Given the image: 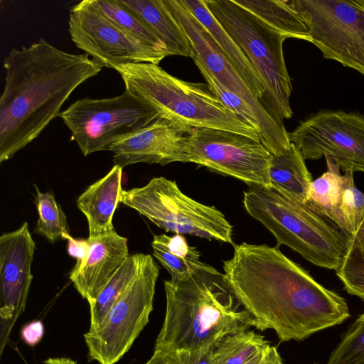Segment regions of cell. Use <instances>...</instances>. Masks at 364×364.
I'll return each instance as SVG.
<instances>
[{"label":"cell","mask_w":364,"mask_h":364,"mask_svg":"<svg viewBox=\"0 0 364 364\" xmlns=\"http://www.w3.org/2000/svg\"><path fill=\"white\" fill-rule=\"evenodd\" d=\"M224 278L261 331L301 341L350 317L346 300L320 284L277 247L243 242L223 262Z\"/></svg>","instance_id":"1"},{"label":"cell","mask_w":364,"mask_h":364,"mask_svg":"<svg viewBox=\"0 0 364 364\" xmlns=\"http://www.w3.org/2000/svg\"><path fill=\"white\" fill-rule=\"evenodd\" d=\"M4 68L0 163L36 139L60 116L71 93L102 68L87 54L68 53L42 38L28 47L11 49Z\"/></svg>","instance_id":"2"},{"label":"cell","mask_w":364,"mask_h":364,"mask_svg":"<svg viewBox=\"0 0 364 364\" xmlns=\"http://www.w3.org/2000/svg\"><path fill=\"white\" fill-rule=\"evenodd\" d=\"M164 289L165 316L154 349H198L253 326L224 274L209 264L188 279L164 281Z\"/></svg>","instance_id":"3"},{"label":"cell","mask_w":364,"mask_h":364,"mask_svg":"<svg viewBox=\"0 0 364 364\" xmlns=\"http://www.w3.org/2000/svg\"><path fill=\"white\" fill-rule=\"evenodd\" d=\"M129 90L184 134L193 128H210L240 134L260 141L257 131L230 112L207 85L178 79L149 63L114 68Z\"/></svg>","instance_id":"4"},{"label":"cell","mask_w":364,"mask_h":364,"mask_svg":"<svg viewBox=\"0 0 364 364\" xmlns=\"http://www.w3.org/2000/svg\"><path fill=\"white\" fill-rule=\"evenodd\" d=\"M245 209L275 237L313 264L337 270L347 254L350 236L309 203L289 199L271 187L244 192Z\"/></svg>","instance_id":"5"},{"label":"cell","mask_w":364,"mask_h":364,"mask_svg":"<svg viewBox=\"0 0 364 364\" xmlns=\"http://www.w3.org/2000/svg\"><path fill=\"white\" fill-rule=\"evenodd\" d=\"M205 2L258 73L264 87L262 100L264 106L279 124H284V119H290L293 114L289 103L292 86L283 53V43L287 38L234 0Z\"/></svg>","instance_id":"6"},{"label":"cell","mask_w":364,"mask_h":364,"mask_svg":"<svg viewBox=\"0 0 364 364\" xmlns=\"http://www.w3.org/2000/svg\"><path fill=\"white\" fill-rule=\"evenodd\" d=\"M121 203L166 232L233 244L232 226L223 213L184 194L175 181L154 177L142 187L122 190Z\"/></svg>","instance_id":"7"},{"label":"cell","mask_w":364,"mask_h":364,"mask_svg":"<svg viewBox=\"0 0 364 364\" xmlns=\"http://www.w3.org/2000/svg\"><path fill=\"white\" fill-rule=\"evenodd\" d=\"M59 117L85 156L107 150L159 119L154 109L127 90L111 98L78 100Z\"/></svg>","instance_id":"8"},{"label":"cell","mask_w":364,"mask_h":364,"mask_svg":"<svg viewBox=\"0 0 364 364\" xmlns=\"http://www.w3.org/2000/svg\"><path fill=\"white\" fill-rule=\"evenodd\" d=\"M159 267L150 255L129 287L117 299L101 325L85 335L88 360L115 364L149 322Z\"/></svg>","instance_id":"9"},{"label":"cell","mask_w":364,"mask_h":364,"mask_svg":"<svg viewBox=\"0 0 364 364\" xmlns=\"http://www.w3.org/2000/svg\"><path fill=\"white\" fill-rule=\"evenodd\" d=\"M323 58L364 75V0H291Z\"/></svg>","instance_id":"10"},{"label":"cell","mask_w":364,"mask_h":364,"mask_svg":"<svg viewBox=\"0 0 364 364\" xmlns=\"http://www.w3.org/2000/svg\"><path fill=\"white\" fill-rule=\"evenodd\" d=\"M186 163L232 176L249 186L270 187L272 154L261 143L235 132L193 128L185 134Z\"/></svg>","instance_id":"11"},{"label":"cell","mask_w":364,"mask_h":364,"mask_svg":"<svg viewBox=\"0 0 364 364\" xmlns=\"http://www.w3.org/2000/svg\"><path fill=\"white\" fill-rule=\"evenodd\" d=\"M304 159H333L344 172H364V114L323 109L288 132Z\"/></svg>","instance_id":"12"},{"label":"cell","mask_w":364,"mask_h":364,"mask_svg":"<svg viewBox=\"0 0 364 364\" xmlns=\"http://www.w3.org/2000/svg\"><path fill=\"white\" fill-rule=\"evenodd\" d=\"M68 31L72 41L102 68L127 63L159 64L167 55L127 34L83 0L72 6Z\"/></svg>","instance_id":"13"},{"label":"cell","mask_w":364,"mask_h":364,"mask_svg":"<svg viewBox=\"0 0 364 364\" xmlns=\"http://www.w3.org/2000/svg\"><path fill=\"white\" fill-rule=\"evenodd\" d=\"M36 243L24 222L0 236V354L11 330L24 311L33 279L31 264Z\"/></svg>","instance_id":"14"},{"label":"cell","mask_w":364,"mask_h":364,"mask_svg":"<svg viewBox=\"0 0 364 364\" xmlns=\"http://www.w3.org/2000/svg\"><path fill=\"white\" fill-rule=\"evenodd\" d=\"M165 2L189 41L191 57L197 58L225 87L244 100L260 114L273 117L250 89L210 33L181 0H165Z\"/></svg>","instance_id":"15"},{"label":"cell","mask_w":364,"mask_h":364,"mask_svg":"<svg viewBox=\"0 0 364 364\" xmlns=\"http://www.w3.org/2000/svg\"><path fill=\"white\" fill-rule=\"evenodd\" d=\"M184 143V134L159 119L117 141L107 150L113 153L114 165L122 168L139 163L166 165L186 163Z\"/></svg>","instance_id":"16"},{"label":"cell","mask_w":364,"mask_h":364,"mask_svg":"<svg viewBox=\"0 0 364 364\" xmlns=\"http://www.w3.org/2000/svg\"><path fill=\"white\" fill-rule=\"evenodd\" d=\"M87 240V256L80 266L72 269L70 279L90 305L130 255L127 238L115 230Z\"/></svg>","instance_id":"17"},{"label":"cell","mask_w":364,"mask_h":364,"mask_svg":"<svg viewBox=\"0 0 364 364\" xmlns=\"http://www.w3.org/2000/svg\"><path fill=\"white\" fill-rule=\"evenodd\" d=\"M204 77L209 90L233 114L254 127L261 143L272 154L278 155L287 150L291 141L284 124L273 117L260 114L234 92L225 87L196 57H191Z\"/></svg>","instance_id":"18"},{"label":"cell","mask_w":364,"mask_h":364,"mask_svg":"<svg viewBox=\"0 0 364 364\" xmlns=\"http://www.w3.org/2000/svg\"><path fill=\"white\" fill-rule=\"evenodd\" d=\"M122 168L114 165L102 178L91 184L77 199L78 209L87 218L88 238L114 231V213L121 203Z\"/></svg>","instance_id":"19"},{"label":"cell","mask_w":364,"mask_h":364,"mask_svg":"<svg viewBox=\"0 0 364 364\" xmlns=\"http://www.w3.org/2000/svg\"><path fill=\"white\" fill-rule=\"evenodd\" d=\"M181 1L207 29L250 89L261 101L264 94V87L258 73L242 50L209 11L205 0Z\"/></svg>","instance_id":"20"},{"label":"cell","mask_w":364,"mask_h":364,"mask_svg":"<svg viewBox=\"0 0 364 364\" xmlns=\"http://www.w3.org/2000/svg\"><path fill=\"white\" fill-rule=\"evenodd\" d=\"M163 41L170 55L191 57V48L165 0H118Z\"/></svg>","instance_id":"21"},{"label":"cell","mask_w":364,"mask_h":364,"mask_svg":"<svg viewBox=\"0 0 364 364\" xmlns=\"http://www.w3.org/2000/svg\"><path fill=\"white\" fill-rule=\"evenodd\" d=\"M270 187L289 199L305 203L312 178L305 159L293 143L284 152L273 155L269 168Z\"/></svg>","instance_id":"22"},{"label":"cell","mask_w":364,"mask_h":364,"mask_svg":"<svg viewBox=\"0 0 364 364\" xmlns=\"http://www.w3.org/2000/svg\"><path fill=\"white\" fill-rule=\"evenodd\" d=\"M151 247L154 256L173 280L188 279L208 264L200 261V252L188 245L183 235H156Z\"/></svg>","instance_id":"23"},{"label":"cell","mask_w":364,"mask_h":364,"mask_svg":"<svg viewBox=\"0 0 364 364\" xmlns=\"http://www.w3.org/2000/svg\"><path fill=\"white\" fill-rule=\"evenodd\" d=\"M269 28L286 36L311 43L309 31L291 0H234Z\"/></svg>","instance_id":"24"},{"label":"cell","mask_w":364,"mask_h":364,"mask_svg":"<svg viewBox=\"0 0 364 364\" xmlns=\"http://www.w3.org/2000/svg\"><path fill=\"white\" fill-rule=\"evenodd\" d=\"M146 256L143 253L129 255L106 284L95 301L90 305L89 331H93L101 325L110 308L140 272Z\"/></svg>","instance_id":"25"},{"label":"cell","mask_w":364,"mask_h":364,"mask_svg":"<svg viewBox=\"0 0 364 364\" xmlns=\"http://www.w3.org/2000/svg\"><path fill=\"white\" fill-rule=\"evenodd\" d=\"M325 158L327 171L311 181L306 203L340 228L339 208L344 184L343 176L340 174V167L333 159Z\"/></svg>","instance_id":"26"},{"label":"cell","mask_w":364,"mask_h":364,"mask_svg":"<svg viewBox=\"0 0 364 364\" xmlns=\"http://www.w3.org/2000/svg\"><path fill=\"white\" fill-rule=\"evenodd\" d=\"M90 2L100 14L121 30L146 46L167 56L170 55L163 41L140 18L118 0H90Z\"/></svg>","instance_id":"27"},{"label":"cell","mask_w":364,"mask_h":364,"mask_svg":"<svg viewBox=\"0 0 364 364\" xmlns=\"http://www.w3.org/2000/svg\"><path fill=\"white\" fill-rule=\"evenodd\" d=\"M269 346L263 336L253 331H241L215 344V361L216 364H245Z\"/></svg>","instance_id":"28"},{"label":"cell","mask_w":364,"mask_h":364,"mask_svg":"<svg viewBox=\"0 0 364 364\" xmlns=\"http://www.w3.org/2000/svg\"><path fill=\"white\" fill-rule=\"evenodd\" d=\"M36 195L34 202L38 218L34 232L45 237L51 242L68 240L70 236L66 215L52 192L42 193L34 185Z\"/></svg>","instance_id":"29"},{"label":"cell","mask_w":364,"mask_h":364,"mask_svg":"<svg viewBox=\"0 0 364 364\" xmlns=\"http://www.w3.org/2000/svg\"><path fill=\"white\" fill-rule=\"evenodd\" d=\"M336 273L349 294L364 299V219L350 236L347 254Z\"/></svg>","instance_id":"30"},{"label":"cell","mask_w":364,"mask_h":364,"mask_svg":"<svg viewBox=\"0 0 364 364\" xmlns=\"http://www.w3.org/2000/svg\"><path fill=\"white\" fill-rule=\"evenodd\" d=\"M343 176V189L339 208L340 228L353 235L364 219V193L358 189L353 172L347 171Z\"/></svg>","instance_id":"31"},{"label":"cell","mask_w":364,"mask_h":364,"mask_svg":"<svg viewBox=\"0 0 364 364\" xmlns=\"http://www.w3.org/2000/svg\"><path fill=\"white\" fill-rule=\"evenodd\" d=\"M326 364H364V313L342 335Z\"/></svg>","instance_id":"32"},{"label":"cell","mask_w":364,"mask_h":364,"mask_svg":"<svg viewBox=\"0 0 364 364\" xmlns=\"http://www.w3.org/2000/svg\"><path fill=\"white\" fill-rule=\"evenodd\" d=\"M215 345L188 351L172 353L175 364H216L213 351Z\"/></svg>","instance_id":"33"},{"label":"cell","mask_w":364,"mask_h":364,"mask_svg":"<svg viewBox=\"0 0 364 364\" xmlns=\"http://www.w3.org/2000/svg\"><path fill=\"white\" fill-rule=\"evenodd\" d=\"M67 250L69 255L76 259L73 268L80 266L85 260L89 252L90 244L87 239H75L71 235L68 238Z\"/></svg>","instance_id":"34"},{"label":"cell","mask_w":364,"mask_h":364,"mask_svg":"<svg viewBox=\"0 0 364 364\" xmlns=\"http://www.w3.org/2000/svg\"><path fill=\"white\" fill-rule=\"evenodd\" d=\"M44 334V326L41 321L36 320L26 324L21 331L23 341L30 346L37 345Z\"/></svg>","instance_id":"35"},{"label":"cell","mask_w":364,"mask_h":364,"mask_svg":"<svg viewBox=\"0 0 364 364\" xmlns=\"http://www.w3.org/2000/svg\"><path fill=\"white\" fill-rule=\"evenodd\" d=\"M245 364H283L282 359L275 346H268L262 353Z\"/></svg>","instance_id":"36"},{"label":"cell","mask_w":364,"mask_h":364,"mask_svg":"<svg viewBox=\"0 0 364 364\" xmlns=\"http://www.w3.org/2000/svg\"><path fill=\"white\" fill-rule=\"evenodd\" d=\"M144 364H175L172 353L154 349L152 356Z\"/></svg>","instance_id":"37"},{"label":"cell","mask_w":364,"mask_h":364,"mask_svg":"<svg viewBox=\"0 0 364 364\" xmlns=\"http://www.w3.org/2000/svg\"><path fill=\"white\" fill-rule=\"evenodd\" d=\"M44 364H77L75 361L68 358H49Z\"/></svg>","instance_id":"38"}]
</instances>
